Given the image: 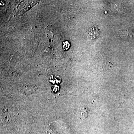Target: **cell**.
<instances>
[{
    "mask_svg": "<svg viewBox=\"0 0 134 134\" xmlns=\"http://www.w3.org/2000/svg\"><path fill=\"white\" fill-rule=\"evenodd\" d=\"M69 43L68 41H66L63 42V49L65 50H66L69 49L70 47Z\"/></svg>",
    "mask_w": 134,
    "mask_h": 134,
    "instance_id": "7a4b0ae2",
    "label": "cell"
},
{
    "mask_svg": "<svg viewBox=\"0 0 134 134\" xmlns=\"http://www.w3.org/2000/svg\"><path fill=\"white\" fill-rule=\"evenodd\" d=\"M99 36V30L96 26H93L90 30L88 37V40H93L97 38Z\"/></svg>",
    "mask_w": 134,
    "mask_h": 134,
    "instance_id": "6da1fadb",
    "label": "cell"
}]
</instances>
